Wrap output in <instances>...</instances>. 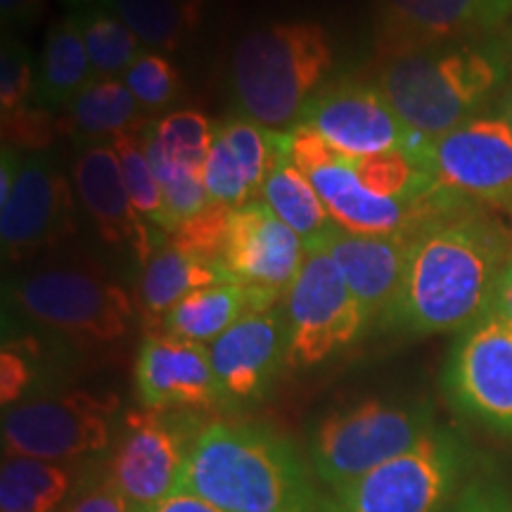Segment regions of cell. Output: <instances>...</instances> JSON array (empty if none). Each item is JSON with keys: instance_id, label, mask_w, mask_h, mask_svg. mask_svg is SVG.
Segmentation results:
<instances>
[{"instance_id": "obj_1", "label": "cell", "mask_w": 512, "mask_h": 512, "mask_svg": "<svg viewBox=\"0 0 512 512\" xmlns=\"http://www.w3.org/2000/svg\"><path fill=\"white\" fill-rule=\"evenodd\" d=\"M512 230L467 200L413 230L399 297L380 320L408 335L465 330L491 309Z\"/></svg>"}, {"instance_id": "obj_2", "label": "cell", "mask_w": 512, "mask_h": 512, "mask_svg": "<svg viewBox=\"0 0 512 512\" xmlns=\"http://www.w3.org/2000/svg\"><path fill=\"white\" fill-rule=\"evenodd\" d=\"M510 67V38L434 43L382 53L375 86L403 124L434 140L484 117L486 107L508 88Z\"/></svg>"}, {"instance_id": "obj_3", "label": "cell", "mask_w": 512, "mask_h": 512, "mask_svg": "<svg viewBox=\"0 0 512 512\" xmlns=\"http://www.w3.org/2000/svg\"><path fill=\"white\" fill-rule=\"evenodd\" d=\"M178 491L223 512H320L323 505L292 441L252 422L216 420L202 427Z\"/></svg>"}, {"instance_id": "obj_4", "label": "cell", "mask_w": 512, "mask_h": 512, "mask_svg": "<svg viewBox=\"0 0 512 512\" xmlns=\"http://www.w3.org/2000/svg\"><path fill=\"white\" fill-rule=\"evenodd\" d=\"M332 62L335 50L318 22L292 19L249 29L235 43L230 60L235 105L242 117L287 133L320 91Z\"/></svg>"}, {"instance_id": "obj_5", "label": "cell", "mask_w": 512, "mask_h": 512, "mask_svg": "<svg viewBox=\"0 0 512 512\" xmlns=\"http://www.w3.org/2000/svg\"><path fill=\"white\" fill-rule=\"evenodd\" d=\"M5 304L38 328L83 349H105L131 335L136 306L100 261L55 256L5 283Z\"/></svg>"}, {"instance_id": "obj_6", "label": "cell", "mask_w": 512, "mask_h": 512, "mask_svg": "<svg viewBox=\"0 0 512 512\" xmlns=\"http://www.w3.org/2000/svg\"><path fill=\"white\" fill-rule=\"evenodd\" d=\"M290 159L316 188L332 221L349 233H406L467 200L446 188H439L422 202L375 195L358 178L351 157L337 152L318 131L304 124H297L290 131Z\"/></svg>"}, {"instance_id": "obj_7", "label": "cell", "mask_w": 512, "mask_h": 512, "mask_svg": "<svg viewBox=\"0 0 512 512\" xmlns=\"http://www.w3.org/2000/svg\"><path fill=\"white\" fill-rule=\"evenodd\" d=\"M434 430L425 403L366 399L323 415L311 430V463L332 489L368 475Z\"/></svg>"}, {"instance_id": "obj_8", "label": "cell", "mask_w": 512, "mask_h": 512, "mask_svg": "<svg viewBox=\"0 0 512 512\" xmlns=\"http://www.w3.org/2000/svg\"><path fill=\"white\" fill-rule=\"evenodd\" d=\"M121 401L114 392L64 389L5 408V456L79 463L110 451Z\"/></svg>"}, {"instance_id": "obj_9", "label": "cell", "mask_w": 512, "mask_h": 512, "mask_svg": "<svg viewBox=\"0 0 512 512\" xmlns=\"http://www.w3.org/2000/svg\"><path fill=\"white\" fill-rule=\"evenodd\" d=\"M465 470V448L448 430H434L368 475L337 486L320 512H437Z\"/></svg>"}, {"instance_id": "obj_10", "label": "cell", "mask_w": 512, "mask_h": 512, "mask_svg": "<svg viewBox=\"0 0 512 512\" xmlns=\"http://www.w3.org/2000/svg\"><path fill=\"white\" fill-rule=\"evenodd\" d=\"M287 323V366H320L349 349L370 320L323 247L306 249V259L283 294Z\"/></svg>"}, {"instance_id": "obj_11", "label": "cell", "mask_w": 512, "mask_h": 512, "mask_svg": "<svg viewBox=\"0 0 512 512\" xmlns=\"http://www.w3.org/2000/svg\"><path fill=\"white\" fill-rule=\"evenodd\" d=\"M197 434L188 413L138 408L124 415L105 475L133 512H152L176 494Z\"/></svg>"}, {"instance_id": "obj_12", "label": "cell", "mask_w": 512, "mask_h": 512, "mask_svg": "<svg viewBox=\"0 0 512 512\" xmlns=\"http://www.w3.org/2000/svg\"><path fill=\"white\" fill-rule=\"evenodd\" d=\"M415 162L441 188L512 216V128L503 114H484L427 140Z\"/></svg>"}, {"instance_id": "obj_13", "label": "cell", "mask_w": 512, "mask_h": 512, "mask_svg": "<svg viewBox=\"0 0 512 512\" xmlns=\"http://www.w3.org/2000/svg\"><path fill=\"white\" fill-rule=\"evenodd\" d=\"M299 124L311 126L325 143L351 159L384 152H406L418 159L427 145V138L403 124L380 88L354 79L320 88Z\"/></svg>"}, {"instance_id": "obj_14", "label": "cell", "mask_w": 512, "mask_h": 512, "mask_svg": "<svg viewBox=\"0 0 512 512\" xmlns=\"http://www.w3.org/2000/svg\"><path fill=\"white\" fill-rule=\"evenodd\" d=\"M448 399L503 434H512V323L486 313L463 330L444 370Z\"/></svg>"}, {"instance_id": "obj_15", "label": "cell", "mask_w": 512, "mask_h": 512, "mask_svg": "<svg viewBox=\"0 0 512 512\" xmlns=\"http://www.w3.org/2000/svg\"><path fill=\"white\" fill-rule=\"evenodd\" d=\"M74 183L46 155L24 157L10 197L0 204V240L8 261L53 252L76 235Z\"/></svg>"}, {"instance_id": "obj_16", "label": "cell", "mask_w": 512, "mask_h": 512, "mask_svg": "<svg viewBox=\"0 0 512 512\" xmlns=\"http://www.w3.org/2000/svg\"><path fill=\"white\" fill-rule=\"evenodd\" d=\"M76 200L107 247L128 252L140 266L169 238L150 226L133 204L112 143L81 147L72 164Z\"/></svg>"}, {"instance_id": "obj_17", "label": "cell", "mask_w": 512, "mask_h": 512, "mask_svg": "<svg viewBox=\"0 0 512 512\" xmlns=\"http://www.w3.org/2000/svg\"><path fill=\"white\" fill-rule=\"evenodd\" d=\"M136 394L143 408L152 411L200 413L226 408L209 347L162 332H150L140 344Z\"/></svg>"}, {"instance_id": "obj_18", "label": "cell", "mask_w": 512, "mask_h": 512, "mask_svg": "<svg viewBox=\"0 0 512 512\" xmlns=\"http://www.w3.org/2000/svg\"><path fill=\"white\" fill-rule=\"evenodd\" d=\"M510 17L512 0H380V50L496 36Z\"/></svg>"}, {"instance_id": "obj_19", "label": "cell", "mask_w": 512, "mask_h": 512, "mask_svg": "<svg viewBox=\"0 0 512 512\" xmlns=\"http://www.w3.org/2000/svg\"><path fill=\"white\" fill-rule=\"evenodd\" d=\"M290 150V131L280 133L247 117H228L214 128L202 178L209 200L240 209L261 195L268 174Z\"/></svg>"}, {"instance_id": "obj_20", "label": "cell", "mask_w": 512, "mask_h": 512, "mask_svg": "<svg viewBox=\"0 0 512 512\" xmlns=\"http://www.w3.org/2000/svg\"><path fill=\"white\" fill-rule=\"evenodd\" d=\"M209 358L226 406L264 399L287 366L285 316L273 309L247 313L209 344Z\"/></svg>"}, {"instance_id": "obj_21", "label": "cell", "mask_w": 512, "mask_h": 512, "mask_svg": "<svg viewBox=\"0 0 512 512\" xmlns=\"http://www.w3.org/2000/svg\"><path fill=\"white\" fill-rule=\"evenodd\" d=\"M306 259V245L261 200L233 209L226 245L228 278L240 285L283 292Z\"/></svg>"}, {"instance_id": "obj_22", "label": "cell", "mask_w": 512, "mask_h": 512, "mask_svg": "<svg viewBox=\"0 0 512 512\" xmlns=\"http://www.w3.org/2000/svg\"><path fill=\"white\" fill-rule=\"evenodd\" d=\"M411 235L413 230L392 235H363L335 226L313 247H323L330 254L368 320H382L399 297Z\"/></svg>"}, {"instance_id": "obj_23", "label": "cell", "mask_w": 512, "mask_h": 512, "mask_svg": "<svg viewBox=\"0 0 512 512\" xmlns=\"http://www.w3.org/2000/svg\"><path fill=\"white\" fill-rule=\"evenodd\" d=\"M280 297L283 292L240 283L202 287L166 313L157 332L185 342L211 344L247 313L271 311Z\"/></svg>"}, {"instance_id": "obj_24", "label": "cell", "mask_w": 512, "mask_h": 512, "mask_svg": "<svg viewBox=\"0 0 512 512\" xmlns=\"http://www.w3.org/2000/svg\"><path fill=\"white\" fill-rule=\"evenodd\" d=\"M233 283L221 268L204 264L195 256L181 252L166 238L155 249V254L140 266L138 280V309L143 313L150 332L159 330L166 313L181 302L188 294L202 290V287Z\"/></svg>"}, {"instance_id": "obj_25", "label": "cell", "mask_w": 512, "mask_h": 512, "mask_svg": "<svg viewBox=\"0 0 512 512\" xmlns=\"http://www.w3.org/2000/svg\"><path fill=\"white\" fill-rule=\"evenodd\" d=\"M64 126L81 147L112 143L119 133L150 124V117L140 112L136 98L121 79L93 76L76 98L64 107Z\"/></svg>"}, {"instance_id": "obj_26", "label": "cell", "mask_w": 512, "mask_h": 512, "mask_svg": "<svg viewBox=\"0 0 512 512\" xmlns=\"http://www.w3.org/2000/svg\"><path fill=\"white\" fill-rule=\"evenodd\" d=\"M93 64L74 12L50 24L36 72L34 102L62 112L88 83L93 81Z\"/></svg>"}, {"instance_id": "obj_27", "label": "cell", "mask_w": 512, "mask_h": 512, "mask_svg": "<svg viewBox=\"0 0 512 512\" xmlns=\"http://www.w3.org/2000/svg\"><path fill=\"white\" fill-rule=\"evenodd\" d=\"M216 124L195 110H176L150 121L145 128V152L157 181L176 174H202Z\"/></svg>"}, {"instance_id": "obj_28", "label": "cell", "mask_w": 512, "mask_h": 512, "mask_svg": "<svg viewBox=\"0 0 512 512\" xmlns=\"http://www.w3.org/2000/svg\"><path fill=\"white\" fill-rule=\"evenodd\" d=\"M119 17L140 46L152 53H178L200 29L207 0H98Z\"/></svg>"}, {"instance_id": "obj_29", "label": "cell", "mask_w": 512, "mask_h": 512, "mask_svg": "<svg viewBox=\"0 0 512 512\" xmlns=\"http://www.w3.org/2000/svg\"><path fill=\"white\" fill-rule=\"evenodd\" d=\"M261 202L304 240L306 249H311L337 226L309 178L292 164L290 150L268 174L261 188Z\"/></svg>"}, {"instance_id": "obj_30", "label": "cell", "mask_w": 512, "mask_h": 512, "mask_svg": "<svg viewBox=\"0 0 512 512\" xmlns=\"http://www.w3.org/2000/svg\"><path fill=\"white\" fill-rule=\"evenodd\" d=\"M74 479V467L67 463L5 456L0 467V510L55 512L72 496Z\"/></svg>"}, {"instance_id": "obj_31", "label": "cell", "mask_w": 512, "mask_h": 512, "mask_svg": "<svg viewBox=\"0 0 512 512\" xmlns=\"http://www.w3.org/2000/svg\"><path fill=\"white\" fill-rule=\"evenodd\" d=\"M69 12L79 19V27L91 57L95 76L126 74L128 67L143 53V46L133 31L114 17L110 10L102 8L98 0H67Z\"/></svg>"}, {"instance_id": "obj_32", "label": "cell", "mask_w": 512, "mask_h": 512, "mask_svg": "<svg viewBox=\"0 0 512 512\" xmlns=\"http://www.w3.org/2000/svg\"><path fill=\"white\" fill-rule=\"evenodd\" d=\"M147 126L119 133V136L112 140V147L119 157L121 174H124L128 195H131V200H133V204H136V209L140 211V216H143L150 226H155L166 233V209H164L162 185H159L155 171H152L150 159H147V152H145V128Z\"/></svg>"}, {"instance_id": "obj_33", "label": "cell", "mask_w": 512, "mask_h": 512, "mask_svg": "<svg viewBox=\"0 0 512 512\" xmlns=\"http://www.w3.org/2000/svg\"><path fill=\"white\" fill-rule=\"evenodd\" d=\"M124 83L145 117L169 110L171 105H176L183 91L176 64L166 55L152 53V50H143L138 55V60L124 74Z\"/></svg>"}, {"instance_id": "obj_34", "label": "cell", "mask_w": 512, "mask_h": 512, "mask_svg": "<svg viewBox=\"0 0 512 512\" xmlns=\"http://www.w3.org/2000/svg\"><path fill=\"white\" fill-rule=\"evenodd\" d=\"M230 216H233V209L211 202L195 219L185 221L176 233H171L169 242L181 249V252L195 256V259L204 261V264L221 268L226 273L223 259H226Z\"/></svg>"}, {"instance_id": "obj_35", "label": "cell", "mask_w": 512, "mask_h": 512, "mask_svg": "<svg viewBox=\"0 0 512 512\" xmlns=\"http://www.w3.org/2000/svg\"><path fill=\"white\" fill-rule=\"evenodd\" d=\"M0 124H3V147L19 152L27 150L31 155H43V150L53 147L57 138L67 136L64 114L36 105V102L3 114Z\"/></svg>"}, {"instance_id": "obj_36", "label": "cell", "mask_w": 512, "mask_h": 512, "mask_svg": "<svg viewBox=\"0 0 512 512\" xmlns=\"http://www.w3.org/2000/svg\"><path fill=\"white\" fill-rule=\"evenodd\" d=\"M43 347L34 339H5L0 354V403L12 408L36 387L43 370Z\"/></svg>"}, {"instance_id": "obj_37", "label": "cell", "mask_w": 512, "mask_h": 512, "mask_svg": "<svg viewBox=\"0 0 512 512\" xmlns=\"http://www.w3.org/2000/svg\"><path fill=\"white\" fill-rule=\"evenodd\" d=\"M36 72L31 50L19 38L5 34L0 50V117L34 102Z\"/></svg>"}, {"instance_id": "obj_38", "label": "cell", "mask_w": 512, "mask_h": 512, "mask_svg": "<svg viewBox=\"0 0 512 512\" xmlns=\"http://www.w3.org/2000/svg\"><path fill=\"white\" fill-rule=\"evenodd\" d=\"M62 512H133L126 498L119 494L117 486L110 482L105 470L98 475H88L79 479L76 489L69 496Z\"/></svg>"}, {"instance_id": "obj_39", "label": "cell", "mask_w": 512, "mask_h": 512, "mask_svg": "<svg viewBox=\"0 0 512 512\" xmlns=\"http://www.w3.org/2000/svg\"><path fill=\"white\" fill-rule=\"evenodd\" d=\"M446 512H512V501L498 486L475 482L467 486Z\"/></svg>"}, {"instance_id": "obj_40", "label": "cell", "mask_w": 512, "mask_h": 512, "mask_svg": "<svg viewBox=\"0 0 512 512\" xmlns=\"http://www.w3.org/2000/svg\"><path fill=\"white\" fill-rule=\"evenodd\" d=\"M48 0H0V17H3V29L31 27L46 10Z\"/></svg>"}, {"instance_id": "obj_41", "label": "cell", "mask_w": 512, "mask_h": 512, "mask_svg": "<svg viewBox=\"0 0 512 512\" xmlns=\"http://www.w3.org/2000/svg\"><path fill=\"white\" fill-rule=\"evenodd\" d=\"M489 313H494V316L512 323V256L508 259V264H505L501 275H498Z\"/></svg>"}, {"instance_id": "obj_42", "label": "cell", "mask_w": 512, "mask_h": 512, "mask_svg": "<svg viewBox=\"0 0 512 512\" xmlns=\"http://www.w3.org/2000/svg\"><path fill=\"white\" fill-rule=\"evenodd\" d=\"M152 512H223V510L216 508V505H211L209 501H204V498H200V496L185 494V491H176V494H171Z\"/></svg>"}, {"instance_id": "obj_43", "label": "cell", "mask_w": 512, "mask_h": 512, "mask_svg": "<svg viewBox=\"0 0 512 512\" xmlns=\"http://www.w3.org/2000/svg\"><path fill=\"white\" fill-rule=\"evenodd\" d=\"M501 105H503V119H505V121H508V124H510V128H512V74H510L508 88H505V91H503Z\"/></svg>"}]
</instances>
